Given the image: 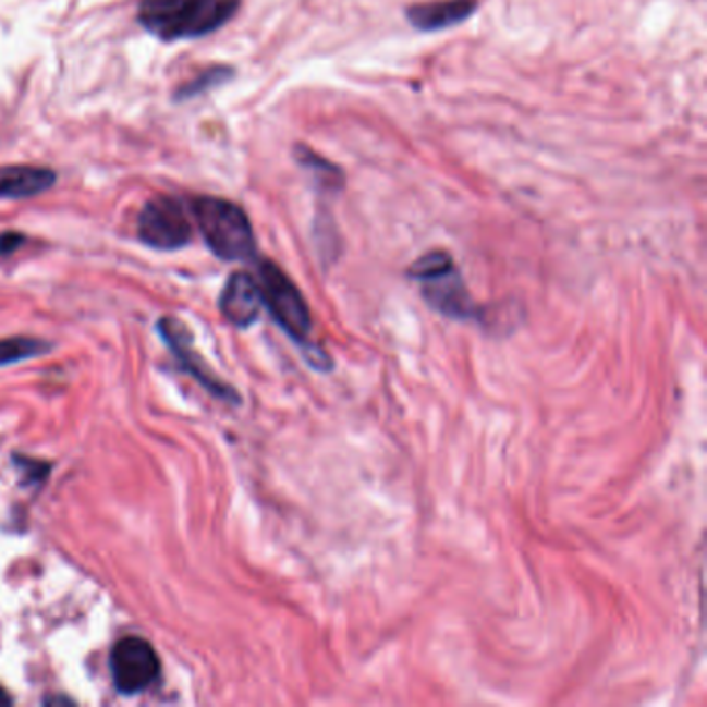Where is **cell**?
Masks as SVG:
<instances>
[{
    "label": "cell",
    "instance_id": "obj_1",
    "mask_svg": "<svg viewBox=\"0 0 707 707\" xmlns=\"http://www.w3.org/2000/svg\"><path fill=\"white\" fill-rule=\"evenodd\" d=\"M239 0H142L137 20L160 40L208 36L229 22Z\"/></svg>",
    "mask_w": 707,
    "mask_h": 707
},
{
    "label": "cell",
    "instance_id": "obj_2",
    "mask_svg": "<svg viewBox=\"0 0 707 707\" xmlns=\"http://www.w3.org/2000/svg\"><path fill=\"white\" fill-rule=\"evenodd\" d=\"M257 284L261 291L264 307H268L270 316L277 320L280 328L295 341L307 349V362L321 371L330 369V357L321 349H314L309 341L312 332V316L309 307L303 300L295 282L289 279L277 264L264 259L257 264Z\"/></svg>",
    "mask_w": 707,
    "mask_h": 707
},
{
    "label": "cell",
    "instance_id": "obj_3",
    "mask_svg": "<svg viewBox=\"0 0 707 707\" xmlns=\"http://www.w3.org/2000/svg\"><path fill=\"white\" fill-rule=\"evenodd\" d=\"M193 216L210 252L227 261H245L256 256V236L247 215L229 199L195 197Z\"/></svg>",
    "mask_w": 707,
    "mask_h": 707
},
{
    "label": "cell",
    "instance_id": "obj_4",
    "mask_svg": "<svg viewBox=\"0 0 707 707\" xmlns=\"http://www.w3.org/2000/svg\"><path fill=\"white\" fill-rule=\"evenodd\" d=\"M137 236L148 247L174 252L192 241V224L176 199L158 195L137 216Z\"/></svg>",
    "mask_w": 707,
    "mask_h": 707
},
{
    "label": "cell",
    "instance_id": "obj_5",
    "mask_svg": "<svg viewBox=\"0 0 707 707\" xmlns=\"http://www.w3.org/2000/svg\"><path fill=\"white\" fill-rule=\"evenodd\" d=\"M110 672L114 686L123 695L146 691L160 674V660L150 643L125 637L110 651Z\"/></svg>",
    "mask_w": 707,
    "mask_h": 707
},
{
    "label": "cell",
    "instance_id": "obj_6",
    "mask_svg": "<svg viewBox=\"0 0 707 707\" xmlns=\"http://www.w3.org/2000/svg\"><path fill=\"white\" fill-rule=\"evenodd\" d=\"M158 330L162 334V339L167 341V344L171 346L174 357L179 359V364L185 367V371H190L193 378L208 388L215 397L222 399V401H229V403H236L235 390L231 386L222 385L220 380H216L215 374L206 367V364L202 362V357L195 353L193 349V337L190 332V328L176 318H162L158 321Z\"/></svg>",
    "mask_w": 707,
    "mask_h": 707
},
{
    "label": "cell",
    "instance_id": "obj_7",
    "mask_svg": "<svg viewBox=\"0 0 707 707\" xmlns=\"http://www.w3.org/2000/svg\"><path fill=\"white\" fill-rule=\"evenodd\" d=\"M224 320L236 328H249L264 307L257 280L247 272H235L227 280L218 301Z\"/></svg>",
    "mask_w": 707,
    "mask_h": 707
},
{
    "label": "cell",
    "instance_id": "obj_8",
    "mask_svg": "<svg viewBox=\"0 0 707 707\" xmlns=\"http://www.w3.org/2000/svg\"><path fill=\"white\" fill-rule=\"evenodd\" d=\"M424 282V300L429 305L454 320H473L477 316V307L473 303L456 268L440 272Z\"/></svg>",
    "mask_w": 707,
    "mask_h": 707
},
{
    "label": "cell",
    "instance_id": "obj_9",
    "mask_svg": "<svg viewBox=\"0 0 707 707\" xmlns=\"http://www.w3.org/2000/svg\"><path fill=\"white\" fill-rule=\"evenodd\" d=\"M477 7V0H434L415 4L407 11L409 22L417 29L436 32L465 22Z\"/></svg>",
    "mask_w": 707,
    "mask_h": 707
},
{
    "label": "cell",
    "instance_id": "obj_10",
    "mask_svg": "<svg viewBox=\"0 0 707 707\" xmlns=\"http://www.w3.org/2000/svg\"><path fill=\"white\" fill-rule=\"evenodd\" d=\"M57 174L44 167H0V199H25L48 192Z\"/></svg>",
    "mask_w": 707,
    "mask_h": 707
},
{
    "label": "cell",
    "instance_id": "obj_11",
    "mask_svg": "<svg viewBox=\"0 0 707 707\" xmlns=\"http://www.w3.org/2000/svg\"><path fill=\"white\" fill-rule=\"evenodd\" d=\"M50 349H52L50 343L40 341V339H25V337L4 339V341H0V367L27 362L32 357L48 353Z\"/></svg>",
    "mask_w": 707,
    "mask_h": 707
},
{
    "label": "cell",
    "instance_id": "obj_12",
    "mask_svg": "<svg viewBox=\"0 0 707 707\" xmlns=\"http://www.w3.org/2000/svg\"><path fill=\"white\" fill-rule=\"evenodd\" d=\"M229 75H231V73H229L227 69H215V71H208V73H204L202 77H197V80L192 82V84H187V86L183 87L181 96H195V94H199V92H204V89H208L210 86L220 84V82L227 80Z\"/></svg>",
    "mask_w": 707,
    "mask_h": 707
},
{
    "label": "cell",
    "instance_id": "obj_13",
    "mask_svg": "<svg viewBox=\"0 0 707 707\" xmlns=\"http://www.w3.org/2000/svg\"><path fill=\"white\" fill-rule=\"evenodd\" d=\"M22 241L23 236L17 233H7V235L0 236V254L7 256L11 252H15L22 245Z\"/></svg>",
    "mask_w": 707,
    "mask_h": 707
},
{
    "label": "cell",
    "instance_id": "obj_14",
    "mask_svg": "<svg viewBox=\"0 0 707 707\" xmlns=\"http://www.w3.org/2000/svg\"><path fill=\"white\" fill-rule=\"evenodd\" d=\"M11 706V697L7 695L4 688H0V707Z\"/></svg>",
    "mask_w": 707,
    "mask_h": 707
}]
</instances>
